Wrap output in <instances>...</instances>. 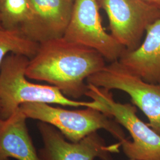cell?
<instances>
[{
	"label": "cell",
	"mask_w": 160,
	"mask_h": 160,
	"mask_svg": "<svg viewBox=\"0 0 160 160\" xmlns=\"http://www.w3.org/2000/svg\"><path fill=\"white\" fill-rule=\"evenodd\" d=\"M29 58L10 53L0 67V119L9 118L20 106L28 103L56 104L63 106L84 107L100 111L101 104L96 101H78L65 96L57 87L31 82L26 70Z\"/></svg>",
	"instance_id": "cell-2"
},
{
	"label": "cell",
	"mask_w": 160,
	"mask_h": 160,
	"mask_svg": "<svg viewBox=\"0 0 160 160\" xmlns=\"http://www.w3.org/2000/svg\"><path fill=\"white\" fill-rule=\"evenodd\" d=\"M143 1L149 4L157 6L160 8V0H143Z\"/></svg>",
	"instance_id": "cell-14"
},
{
	"label": "cell",
	"mask_w": 160,
	"mask_h": 160,
	"mask_svg": "<svg viewBox=\"0 0 160 160\" xmlns=\"http://www.w3.org/2000/svg\"><path fill=\"white\" fill-rule=\"evenodd\" d=\"M31 15L29 0H0V19L4 29H21Z\"/></svg>",
	"instance_id": "cell-13"
},
{
	"label": "cell",
	"mask_w": 160,
	"mask_h": 160,
	"mask_svg": "<svg viewBox=\"0 0 160 160\" xmlns=\"http://www.w3.org/2000/svg\"><path fill=\"white\" fill-rule=\"evenodd\" d=\"M98 0H74L63 38L98 52L106 61H118L126 49L104 29Z\"/></svg>",
	"instance_id": "cell-7"
},
{
	"label": "cell",
	"mask_w": 160,
	"mask_h": 160,
	"mask_svg": "<svg viewBox=\"0 0 160 160\" xmlns=\"http://www.w3.org/2000/svg\"><path fill=\"white\" fill-rule=\"evenodd\" d=\"M87 83L106 89L119 90L148 119V125L160 135V84L149 83L116 61L89 77Z\"/></svg>",
	"instance_id": "cell-5"
},
{
	"label": "cell",
	"mask_w": 160,
	"mask_h": 160,
	"mask_svg": "<svg viewBox=\"0 0 160 160\" xmlns=\"http://www.w3.org/2000/svg\"><path fill=\"white\" fill-rule=\"evenodd\" d=\"M109 18L111 35L126 51L140 45L150 24L160 18V8L143 0H98Z\"/></svg>",
	"instance_id": "cell-6"
},
{
	"label": "cell",
	"mask_w": 160,
	"mask_h": 160,
	"mask_svg": "<svg viewBox=\"0 0 160 160\" xmlns=\"http://www.w3.org/2000/svg\"><path fill=\"white\" fill-rule=\"evenodd\" d=\"M38 128L43 146L39 151L42 160H110V155L118 153L122 143L108 145L97 132L78 142L68 141L57 128L39 122Z\"/></svg>",
	"instance_id": "cell-8"
},
{
	"label": "cell",
	"mask_w": 160,
	"mask_h": 160,
	"mask_svg": "<svg viewBox=\"0 0 160 160\" xmlns=\"http://www.w3.org/2000/svg\"><path fill=\"white\" fill-rule=\"evenodd\" d=\"M39 43L30 39L20 29H0V67L8 53L24 55L31 59Z\"/></svg>",
	"instance_id": "cell-12"
},
{
	"label": "cell",
	"mask_w": 160,
	"mask_h": 160,
	"mask_svg": "<svg viewBox=\"0 0 160 160\" xmlns=\"http://www.w3.org/2000/svg\"><path fill=\"white\" fill-rule=\"evenodd\" d=\"M118 61L145 81L160 84V18L147 28L143 42Z\"/></svg>",
	"instance_id": "cell-10"
},
{
	"label": "cell",
	"mask_w": 160,
	"mask_h": 160,
	"mask_svg": "<svg viewBox=\"0 0 160 160\" xmlns=\"http://www.w3.org/2000/svg\"><path fill=\"white\" fill-rule=\"evenodd\" d=\"M85 96L100 103L102 112L129 132L132 141L126 139L121 143L129 159L160 160V135L138 117L135 106L116 102L109 90L90 84H87Z\"/></svg>",
	"instance_id": "cell-4"
},
{
	"label": "cell",
	"mask_w": 160,
	"mask_h": 160,
	"mask_svg": "<svg viewBox=\"0 0 160 160\" xmlns=\"http://www.w3.org/2000/svg\"><path fill=\"white\" fill-rule=\"evenodd\" d=\"M3 28L2 26V24H1V19H0V29H2Z\"/></svg>",
	"instance_id": "cell-15"
},
{
	"label": "cell",
	"mask_w": 160,
	"mask_h": 160,
	"mask_svg": "<svg viewBox=\"0 0 160 160\" xmlns=\"http://www.w3.org/2000/svg\"><path fill=\"white\" fill-rule=\"evenodd\" d=\"M32 15L20 29L28 38L40 43L62 38L71 17L74 0H29Z\"/></svg>",
	"instance_id": "cell-9"
},
{
	"label": "cell",
	"mask_w": 160,
	"mask_h": 160,
	"mask_svg": "<svg viewBox=\"0 0 160 160\" xmlns=\"http://www.w3.org/2000/svg\"><path fill=\"white\" fill-rule=\"evenodd\" d=\"M20 108L6 119H0V160H42L34 147Z\"/></svg>",
	"instance_id": "cell-11"
},
{
	"label": "cell",
	"mask_w": 160,
	"mask_h": 160,
	"mask_svg": "<svg viewBox=\"0 0 160 160\" xmlns=\"http://www.w3.org/2000/svg\"><path fill=\"white\" fill-rule=\"evenodd\" d=\"M106 66L98 52L62 37L39 43L36 55L29 59L26 76L55 86L75 100L85 96L87 78Z\"/></svg>",
	"instance_id": "cell-1"
},
{
	"label": "cell",
	"mask_w": 160,
	"mask_h": 160,
	"mask_svg": "<svg viewBox=\"0 0 160 160\" xmlns=\"http://www.w3.org/2000/svg\"><path fill=\"white\" fill-rule=\"evenodd\" d=\"M129 160H135V159H129Z\"/></svg>",
	"instance_id": "cell-16"
},
{
	"label": "cell",
	"mask_w": 160,
	"mask_h": 160,
	"mask_svg": "<svg viewBox=\"0 0 160 160\" xmlns=\"http://www.w3.org/2000/svg\"><path fill=\"white\" fill-rule=\"evenodd\" d=\"M20 109L28 119L51 125L72 142H80L99 129H105L120 142L127 139L120 125L97 109L71 110L41 103H24Z\"/></svg>",
	"instance_id": "cell-3"
}]
</instances>
